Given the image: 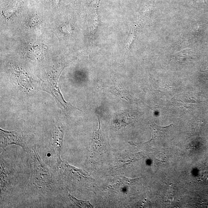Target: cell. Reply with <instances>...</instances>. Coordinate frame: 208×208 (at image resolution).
Segmentation results:
<instances>
[{
	"instance_id": "4",
	"label": "cell",
	"mask_w": 208,
	"mask_h": 208,
	"mask_svg": "<svg viewBox=\"0 0 208 208\" xmlns=\"http://www.w3.org/2000/svg\"><path fill=\"white\" fill-rule=\"evenodd\" d=\"M65 130V127L64 125L63 124L59 123L55 126L53 132V143L59 161H60V160H61L60 155Z\"/></svg>"
},
{
	"instance_id": "5",
	"label": "cell",
	"mask_w": 208,
	"mask_h": 208,
	"mask_svg": "<svg viewBox=\"0 0 208 208\" xmlns=\"http://www.w3.org/2000/svg\"><path fill=\"white\" fill-rule=\"evenodd\" d=\"M71 200L74 202L76 206L79 208H93L89 201H85L78 200L73 195H69Z\"/></svg>"
},
{
	"instance_id": "3",
	"label": "cell",
	"mask_w": 208,
	"mask_h": 208,
	"mask_svg": "<svg viewBox=\"0 0 208 208\" xmlns=\"http://www.w3.org/2000/svg\"><path fill=\"white\" fill-rule=\"evenodd\" d=\"M12 144L18 145L23 147L21 136L16 131H7L1 129V148L3 149Z\"/></svg>"
},
{
	"instance_id": "1",
	"label": "cell",
	"mask_w": 208,
	"mask_h": 208,
	"mask_svg": "<svg viewBox=\"0 0 208 208\" xmlns=\"http://www.w3.org/2000/svg\"><path fill=\"white\" fill-rule=\"evenodd\" d=\"M61 71L56 73L47 74L42 80V90L51 94L65 114H70L73 110H79L66 102L58 86V80Z\"/></svg>"
},
{
	"instance_id": "2",
	"label": "cell",
	"mask_w": 208,
	"mask_h": 208,
	"mask_svg": "<svg viewBox=\"0 0 208 208\" xmlns=\"http://www.w3.org/2000/svg\"><path fill=\"white\" fill-rule=\"evenodd\" d=\"M173 125V124H172L167 127H162L156 125L154 123L151 122L150 127L152 133V137L148 143H163L165 140L167 138Z\"/></svg>"
}]
</instances>
